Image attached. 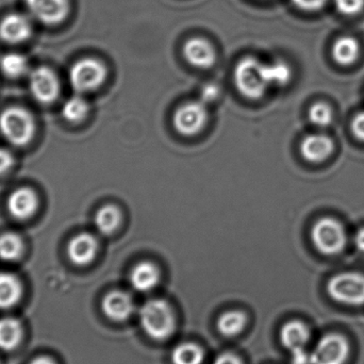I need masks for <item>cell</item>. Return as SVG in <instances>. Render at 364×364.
Masks as SVG:
<instances>
[{"mask_svg": "<svg viewBox=\"0 0 364 364\" xmlns=\"http://www.w3.org/2000/svg\"><path fill=\"white\" fill-rule=\"evenodd\" d=\"M213 364H243L241 359L237 358L235 355L231 353H225V354L220 355L218 358L214 360Z\"/></svg>", "mask_w": 364, "mask_h": 364, "instance_id": "obj_36", "label": "cell"}, {"mask_svg": "<svg viewBox=\"0 0 364 364\" xmlns=\"http://www.w3.org/2000/svg\"><path fill=\"white\" fill-rule=\"evenodd\" d=\"M14 158L6 149H0V175L4 174L12 168Z\"/></svg>", "mask_w": 364, "mask_h": 364, "instance_id": "obj_33", "label": "cell"}, {"mask_svg": "<svg viewBox=\"0 0 364 364\" xmlns=\"http://www.w3.org/2000/svg\"><path fill=\"white\" fill-rule=\"evenodd\" d=\"M311 237L316 250L329 256L340 254L348 241L346 229L341 223L331 218L318 220L312 228Z\"/></svg>", "mask_w": 364, "mask_h": 364, "instance_id": "obj_5", "label": "cell"}, {"mask_svg": "<svg viewBox=\"0 0 364 364\" xmlns=\"http://www.w3.org/2000/svg\"><path fill=\"white\" fill-rule=\"evenodd\" d=\"M309 119L314 125L325 128L331 125L333 122V111L328 105L318 102L310 108Z\"/></svg>", "mask_w": 364, "mask_h": 364, "instance_id": "obj_29", "label": "cell"}, {"mask_svg": "<svg viewBox=\"0 0 364 364\" xmlns=\"http://www.w3.org/2000/svg\"><path fill=\"white\" fill-rule=\"evenodd\" d=\"M0 70L8 78H21L29 70V63L27 58L21 53H6L0 59Z\"/></svg>", "mask_w": 364, "mask_h": 364, "instance_id": "obj_25", "label": "cell"}, {"mask_svg": "<svg viewBox=\"0 0 364 364\" xmlns=\"http://www.w3.org/2000/svg\"><path fill=\"white\" fill-rule=\"evenodd\" d=\"M102 306L105 314L115 322H124L128 320L136 308L132 296L122 291H113L109 293L105 296Z\"/></svg>", "mask_w": 364, "mask_h": 364, "instance_id": "obj_14", "label": "cell"}, {"mask_svg": "<svg viewBox=\"0 0 364 364\" xmlns=\"http://www.w3.org/2000/svg\"><path fill=\"white\" fill-rule=\"evenodd\" d=\"M247 322L245 314L237 310L225 312L218 321V329L225 337H235L244 331Z\"/></svg>", "mask_w": 364, "mask_h": 364, "instance_id": "obj_24", "label": "cell"}, {"mask_svg": "<svg viewBox=\"0 0 364 364\" xmlns=\"http://www.w3.org/2000/svg\"><path fill=\"white\" fill-rule=\"evenodd\" d=\"M352 129L357 139L364 141V112L356 115L353 121Z\"/></svg>", "mask_w": 364, "mask_h": 364, "instance_id": "obj_35", "label": "cell"}, {"mask_svg": "<svg viewBox=\"0 0 364 364\" xmlns=\"http://www.w3.org/2000/svg\"><path fill=\"white\" fill-rule=\"evenodd\" d=\"M29 89L36 102L50 104L59 96V79L53 70L46 66H40L30 73Z\"/></svg>", "mask_w": 364, "mask_h": 364, "instance_id": "obj_10", "label": "cell"}, {"mask_svg": "<svg viewBox=\"0 0 364 364\" xmlns=\"http://www.w3.org/2000/svg\"><path fill=\"white\" fill-rule=\"evenodd\" d=\"M183 57L188 64L200 70L214 65L216 53L211 43L203 38H192L184 43Z\"/></svg>", "mask_w": 364, "mask_h": 364, "instance_id": "obj_12", "label": "cell"}, {"mask_svg": "<svg viewBox=\"0 0 364 364\" xmlns=\"http://www.w3.org/2000/svg\"><path fill=\"white\" fill-rule=\"evenodd\" d=\"M355 244H356L357 248H358L360 252H364V227L359 229L358 232L356 233Z\"/></svg>", "mask_w": 364, "mask_h": 364, "instance_id": "obj_37", "label": "cell"}, {"mask_svg": "<svg viewBox=\"0 0 364 364\" xmlns=\"http://www.w3.org/2000/svg\"><path fill=\"white\" fill-rule=\"evenodd\" d=\"M331 53L340 65H350L360 55V44L353 36H341L333 44Z\"/></svg>", "mask_w": 364, "mask_h": 364, "instance_id": "obj_20", "label": "cell"}, {"mask_svg": "<svg viewBox=\"0 0 364 364\" xmlns=\"http://www.w3.org/2000/svg\"><path fill=\"white\" fill-rule=\"evenodd\" d=\"M0 132L10 144L23 146L33 138L36 123L25 109L11 107L0 114Z\"/></svg>", "mask_w": 364, "mask_h": 364, "instance_id": "obj_3", "label": "cell"}, {"mask_svg": "<svg viewBox=\"0 0 364 364\" xmlns=\"http://www.w3.org/2000/svg\"><path fill=\"white\" fill-rule=\"evenodd\" d=\"M140 321L145 333L157 341L172 337L176 329V318L172 307L164 299H151L143 305Z\"/></svg>", "mask_w": 364, "mask_h": 364, "instance_id": "obj_1", "label": "cell"}, {"mask_svg": "<svg viewBox=\"0 0 364 364\" xmlns=\"http://www.w3.org/2000/svg\"><path fill=\"white\" fill-rule=\"evenodd\" d=\"M21 296L18 278L11 273H0V309L13 307Z\"/></svg>", "mask_w": 364, "mask_h": 364, "instance_id": "obj_21", "label": "cell"}, {"mask_svg": "<svg viewBox=\"0 0 364 364\" xmlns=\"http://www.w3.org/2000/svg\"><path fill=\"white\" fill-rule=\"evenodd\" d=\"M335 4L339 12L348 16L358 14L364 9V0H335Z\"/></svg>", "mask_w": 364, "mask_h": 364, "instance_id": "obj_30", "label": "cell"}, {"mask_svg": "<svg viewBox=\"0 0 364 364\" xmlns=\"http://www.w3.org/2000/svg\"><path fill=\"white\" fill-rule=\"evenodd\" d=\"M350 344L343 336L328 333L316 344L311 353L312 364H346Z\"/></svg>", "mask_w": 364, "mask_h": 364, "instance_id": "obj_8", "label": "cell"}, {"mask_svg": "<svg viewBox=\"0 0 364 364\" xmlns=\"http://www.w3.org/2000/svg\"><path fill=\"white\" fill-rule=\"evenodd\" d=\"M203 350L195 343L179 344L172 353L173 364H201L203 363Z\"/></svg>", "mask_w": 364, "mask_h": 364, "instance_id": "obj_26", "label": "cell"}, {"mask_svg": "<svg viewBox=\"0 0 364 364\" xmlns=\"http://www.w3.org/2000/svg\"><path fill=\"white\" fill-rule=\"evenodd\" d=\"M23 252V241L18 235L12 232L0 235V259L4 261H14Z\"/></svg>", "mask_w": 364, "mask_h": 364, "instance_id": "obj_28", "label": "cell"}, {"mask_svg": "<svg viewBox=\"0 0 364 364\" xmlns=\"http://www.w3.org/2000/svg\"><path fill=\"white\" fill-rule=\"evenodd\" d=\"M329 296L338 303L364 305V276L359 273H341L333 276L327 286Z\"/></svg>", "mask_w": 364, "mask_h": 364, "instance_id": "obj_6", "label": "cell"}, {"mask_svg": "<svg viewBox=\"0 0 364 364\" xmlns=\"http://www.w3.org/2000/svg\"><path fill=\"white\" fill-rule=\"evenodd\" d=\"M30 364H55V363L53 359L47 358V357H38Z\"/></svg>", "mask_w": 364, "mask_h": 364, "instance_id": "obj_38", "label": "cell"}, {"mask_svg": "<svg viewBox=\"0 0 364 364\" xmlns=\"http://www.w3.org/2000/svg\"><path fill=\"white\" fill-rule=\"evenodd\" d=\"M106 66L100 60L85 58L73 64L70 70V82L79 94L95 91L106 81Z\"/></svg>", "mask_w": 364, "mask_h": 364, "instance_id": "obj_4", "label": "cell"}, {"mask_svg": "<svg viewBox=\"0 0 364 364\" xmlns=\"http://www.w3.org/2000/svg\"><path fill=\"white\" fill-rule=\"evenodd\" d=\"M207 122V107L200 100L181 105L174 114L175 128L182 136H195L203 130Z\"/></svg>", "mask_w": 364, "mask_h": 364, "instance_id": "obj_7", "label": "cell"}, {"mask_svg": "<svg viewBox=\"0 0 364 364\" xmlns=\"http://www.w3.org/2000/svg\"><path fill=\"white\" fill-rule=\"evenodd\" d=\"M129 280L134 290L141 293L149 292L159 284V269L154 263L143 261L132 269Z\"/></svg>", "mask_w": 364, "mask_h": 364, "instance_id": "obj_17", "label": "cell"}, {"mask_svg": "<svg viewBox=\"0 0 364 364\" xmlns=\"http://www.w3.org/2000/svg\"><path fill=\"white\" fill-rule=\"evenodd\" d=\"M30 14L49 27L61 25L70 13V0H25Z\"/></svg>", "mask_w": 364, "mask_h": 364, "instance_id": "obj_9", "label": "cell"}, {"mask_svg": "<svg viewBox=\"0 0 364 364\" xmlns=\"http://www.w3.org/2000/svg\"><path fill=\"white\" fill-rule=\"evenodd\" d=\"M87 113H89V104L81 94L68 98L62 108V115L70 123H79L87 117Z\"/></svg>", "mask_w": 364, "mask_h": 364, "instance_id": "obj_27", "label": "cell"}, {"mask_svg": "<svg viewBox=\"0 0 364 364\" xmlns=\"http://www.w3.org/2000/svg\"><path fill=\"white\" fill-rule=\"evenodd\" d=\"M333 151V142L326 134H309L304 139L301 145V156L307 161L314 164L326 160Z\"/></svg>", "mask_w": 364, "mask_h": 364, "instance_id": "obj_16", "label": "cell"}, {"mask_svg": "<svg viewBox=\"0 0 364 364\" xmlns=\"http://www.w3.org/2000/svg\"><path fill=\"white\" fill-rule=\"evenodd\" d=\"M32 31L29 17L21 13H11L0 21V40L6 44H21L31 38Z\"/></svg>", "mask_w": 364, "mask_h": 364, "instance_id": "obj_11", "label": "cell"}, {"mask_svg": "<svg viewBox=\"0 0 364 364\" xmlns=\"http://www.w3.org/2000/svg\"><path fill=\"white\" fill-rule=\"evenodd\" d=\"M328 0H292L293 4L299 10L314 12L321 10Z\"/></svg>", "mask_w": 364, "mask_h": 364, "instance_id": "obj_31", "label": "cell"}, {"mask_svg": "<svg viewBox=\"0 0 364 364\" xmlns=\"http://www.w3.org/2000/svg\"><path fill=\"white\" fill-rule=\"evenodd\" d=\"M235 83L242 95L250 100H260L269 89L264 74V63L254 57H245L235 65Z\"/></svg>", "mask_w": 364, "mask_h": 364, "instance_id": "obj_2", "label": "cell"}, {"mask_svg": "<svg viewBox=\"0 0 364 364\" xmlns=\"http://www.w3.org/2000/svg\"><path fill=\"white\" fill-rule=\"evenodd\" d=\"M123 215L114 205H106L96 212L94 225L102 235H111L121 226Z\"/></svg>", "mask_w": 364, "mask_h": 364, "instance_id": "obj_19", "label": "cell"}, {"mask_svg": "<svg viewBox=\"0 0 364 364\" xmlns=\"http://www.w3.org/2000/svg\"><path fill=\"white\" fill-rule=\"evenodd\" d=\"M220 93L218 85H214V83H208V85H203V89H201L200 100L205 102V105L210 104L220 96Z\"/></svg>", "mask_w": 364, "mask_h": 364, "instance_id": "obj_32", "label": "cell"}, {"mask_svg": "<svg viewBox=\"0 0 364 364\" xmlns=\"http://www.w3.org/2000/svg\"><path fill=\"white\" fill-rule=\"evenodd\" d=\"M291 355H292L291 364H312L311 354H309L305 348L291 352Z\"/></svg>", "mask_w": 364, "mask_h": 364, "instance_id": "obj_34", "label": "cell"}, {"mask_svg": "<svg viewBox=\"0 0 364 364\" xmlns=\"http://www.w3.org/2000/svg\"><path fill=\"white\" fill-rule=\"evenodd\" d=\"M38 200L36 192L29 188L15 190L8 198V209L11 215L18 220H27L38 209Z\"/></svg>", "mask_w": 364, "mask_h": 364, "instance_id": "obj_15", "label": "cell"}, {"mask_svg": "<svg viewBox=\"0 0 364 364\" xmlns=\"http://www.w3.org/2000/svg\"><path fill=\"white\" fill-rule=\"evenodd\" d=\"M21 325L12 318L0 320V350H12L18 346L21 339Z\"/></svg>", "mask_w": 364, "mask_h": 364, "instance_id": "obj_22", "label": "cell"}, {"mask_svg": "<svg viewBox=\"0 0 364 364\" xmlns=\"http://www.w3.org/2000/svg\"><path fill=\"white\" fill-rule=\"evenodd\" d=\"M309 339V328L301 321H291L284 324L280 331V341L290 352L305 348Z\"/></svg>", "mask_w": 364, "mask_h": 364, "instance_id": "obj_18", "label": "cell"}, {"mask_svg": "<svg viewBox=\"0 0 364 364\" xmlns=\"http://www.w3.org/2000/svg\"><path fill=\"white\" fill-rule=\"evenodd\" d=\"M264 74L269 87H286L292 79V70L282 60L264 63Z\"/></svg>", "mask_w": 364, "mask_h": 364, "instance_id": "obj_23", "label": "cell"}, {"mask_svg": "<svg viewBox=\"0 0 364 364\" xmlns=\"http://www.w3.org/2000/svg\"><path fill=\"white\" fill-rule=\"evenodd\" d=\"M98 252V242L93 235L79 233L70 240L68 246L70 260L78 267H85L93 262Z\"/></svg>", "mask_w": 364, "mask_h": 364, "instance_id": "obj_13", "label": "cell"}]
</instances>
